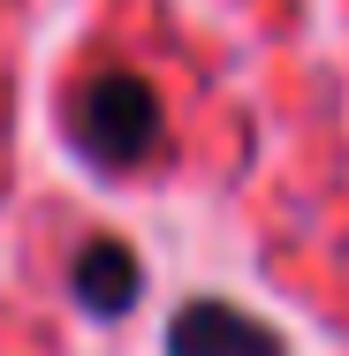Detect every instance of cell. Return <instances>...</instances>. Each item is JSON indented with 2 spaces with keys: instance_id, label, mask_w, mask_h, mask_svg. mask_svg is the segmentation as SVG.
<instances>
[{
  "instance_id": "cell-1",
  "label": "cell",
  "mask_w": 349,
  "mask_h": 356,
  "mask_svg": "<svg viewBox=\"0 0 349 356\" xmlns=\"http://www.w3.org/2000/svg\"><path fill=\"white\" fill-rule=\"evenodd\" d=\"M69 137L84 144V159L99 167H144L167 122H160V91L130 69H91L69 99Z\"/></svg>"
},
{
  "instance_id": "cell-2",
  "label": "cell",
  "mask_w": 349,
  "mask_h": 356,
  "mask_svg": "<svg viewBox=\"0 0 349 356\" xmlns=\"http://www.w3.org/2000/svg\"><path fill=\"white\" fill-rule=\"evenodd\" d=\"M167 356H281V334L228 303H190L167 326Z\"/></svg>"
},
{
  "instance_id": "cell-3",
  "label": "cell",
  "mask_w": 349,
  "mask_h": 356,
  "mask_svg": "<svg viewBox=\"0 0 349 356\" xmlns=\"http://www.w3.org/2000/svg\"><path fill=\"white\" fill-rule=\"evenodd\" d=\"M76 296H84L91 311H122V303L137 296V258H130L122 243H91V250L76 258Z\"/></svg>"
}]
</instances>
